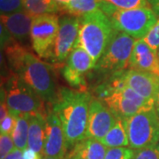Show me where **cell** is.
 Masks as SVG:
<instances>
[{"instance_id":"cell-24","label":"cell","mask_w":159,"mask_h":159,"mask_svg":"<svg viewBox=\"0 0 159 159\" xmlns=\"http://www.w3.org/2000/svg\"><path fill=\"white\" fill-rule=\"evenodd\" d=\"M116 8L129 10L142 7H149V4L147 0H102Z\"/></svg>"},{"instance_id":"cell-12","label":"cell","mask_w":159,"mask_h":159,"mask_svg":"<svg viewBox=\"0 0 159 159\" xmlns=\"http://www.w3.org/2000/svg\"><path fill=\"white\" fill-rule=\"evenodd\" d=\"M125 85L149 101L156 102L159 93V76L148 72L128 69L121 73Z\"/></svg>"},{"instance_id":"cell-6","label":"cell","mask_w":159,"mask_h":159,"mask_svg":"<svg viewBox=\"0 0 159 159\" xmlns=\"http://www.w3.org/2000/svg\"><path fill=\"white\" fill-rule=\"evenodd\" d=\"M129 148L134 150L157 146L159 116L156 108L144 110L126 119Z\"/></svg>"},{"instance_id":"cell-41","label":"cell","mask_w":159,"mask_h":159,"mask_svg":"<svg viewBox=\"0 0 159 159\" xmlns=\"http://www.w3.org/2000/svg\"><path fill=\"white\" fill-rule=\"evenodd\" d=\"M65 159H76V158H65Z\"/></svg>"},{"instance_id":"cell-31","label":"cell","mask_w":159,"mask_h":159,"mask_svg":"<svg viewBox=\"0 0 159 159\" xmlns=\"http://www.w3.org/2000/svg\"><path fill=\"white\" fill-rule=\"evenodd\" d=\"M15 125V116L9 113L5 119L0 121V133L5 134H11Z\"/></svg>"},{"instance_id":"cell-18","label":"cell","mask_w":159,"mask_h":159,"mask_svg":"<svg viewBox=\"0 0 159 159\" xmlns=\"http://www.w3.org/2000/svg\"><path fill=\"white\" fill-rule=\"evenodd\" d=\"M2 50L4 51L9 65L10 73L18 75L22 68L25 57L29 51L22 45V43H19L14 38L4 46Z\"/></svg>"},{"instance_id":"cell-36","label":"cell","mask_w":159,"mask_h":159,"mask_svg":"<svg viewBox=\"0 0 159 159\" xmlns=\"http://www.w3.org/2000/svg\"><path fill=\"white\" fill-rule=\"evenodd\" d=\"M155 108H156V110H157V114H158V116H159V93H158V95H157V97L156 102H155Z\"/></svg>"},{"instance_id":"cell-30","label":"cell","mask_w":159,"mask_h":159,"mask_svg":"<svg viewBox=\"0 0 159 159\" xmlns=\"http://www.w3.org/2000/svg\"><path fill=\"white\" fill-rule=\"evenodd\" d=\"M132 159H159V148L157 146L135 150Z\"/></svg>"},{"instance_id":"cell-35","label":"cell","mask_w":159,"mask_h":159,"mask_svg":"<svg viewBox=\"0 0 159 159\" xmlns=\"http://www.w3.org/2000/svg\"><path fill=\"white\" fill-rule=\"evenodd\" d=\"M56 2L57 3V5L59 6V7H61V6H65V5H66V4H68L70 1H72V0H55Z\"/></svg>"},{"instance_id":"cell-21","label":"cell","mask_w":159,"mask_h":159,"mask_svg":"<svg viewBox=\"0 0 159 159\" xmlns=\"http://www.w3.org/2000/svg\"><path fill=\"white\" fill-rule=\"evenodd\" d=\"M31 114L20 113L15 116V125L11 133V137L15 148L24 150L28 148L29 121Z\"/></svg>"},{"instance_id":"cell-32","label":"cell","mask_w":159,"mask_h":159,"mask_svg":"<svg viewBox=\"0 0 159 159\" xmlns=\"http://www.w3.org/2000/svg\"><path fill=\"white\" fill-rule=\"evenodd\" d=\"M43 156L42 154L34 151L31 148H27L23 150V159H43Z\"/></svg>"},{"instance_id":"cell-15","label":"cell","mask_w":159,"mask_h":159,"mask_svg":"<svg viewBox=\"0 0 159 159\" xmlns=\"http://www.w3.org/2000/svg\"><path fill=\"white\" fill-rule=\"evenodd\" d=\"M100 100L108 106L117 119H128L144 111V109L128 99L119 89H114L107 97Z\"/></svg>"},{"instance_id":"cell-26","label":"cell","mask_w":159,"mask_h":159,"mask_svg":"<svg viewBox=\"0 0 159 159\" xmlns=\"http://www.w3.org/2000/svg\"><path fill=\"white\" fill-rule=\"evenodd\" d=\"M135 150L128 147L108 148L104 159H132Z\"/></svg>"},{"instance_id":"cell-3","label":"cell","mask_w":159,"mask_h":159,"mask_svg":"<svg viewBox=\"0 0 159 159\" xmlns=\"http://www.w3.org/2000/svg\"><path fill=\"white\" fill-rule=\"evenodd\" d=\"M21 79L34 89L44 102L54 104L57 102L60 89L53 66L28 52L20 74Z\"/></svg>"},{"instance_id":"cell-34","label":"cell","mask_w":159,"mask_h":159,"mask_svg":"<svg viewBox=\"0 0 159 159\" xmlns=\"http://www.w3.org/2000/svg\"><path fill=\"white\" fill-rule=\"evenodd\" d=\"M152 8H159V0H147Z\"/></svg>"},{"instance_id":"cell-2","label":"cell","mask_w":159,"mask_h":159,"mask_svg":"<svg viewBox=\"0 0 159 159\" xmlns=\"http://www.w3.org/2000/svg\"><path fill=\"white\" fill-rule=\"evenodd\" d=\"M114 31L109 17L101 10L87 13L80 18L79 36L75 47H82L97 64Z\"/></svg>"},{"instance_id":"cell-19","label":"cell","mask_w":159,"mask_h":159,"mask_svg":"<svg viewBox=\"0 0 159 159\" xmlns=\"http://www.w3.org/2000/svg\"><path fill=\"white\" fill-rule=\"evenodd\" d=\"M66 66L78 74L84 75L87 72L95 68L97 63L91 56L80 46H76L70 53Z\"/></svg>"},{"instance_id":"cell-5","label":"cell","mask_w":159,"mask_h":159,"mask_svg":"<svg viewBox=\"0 0 159 159\" xmlns=\"http://www.w3.org/2000/svg\"><path fill=\"white\" fill-rule=\"evenodd\" d=\"M3 89L9 113L14 116L20 113H48L44 101L17 74L10 73Z\"/></svg>"},{"instance_id":"cell-23","label":"cell","mask_w":159,"mask_h":159,"mask_svg":"<svg viewBox=\"0 0 159 159\" xmlns=\"http://www.w3.org/2000/svg\"><path fill=\"white\" fill-rule=\"evenodd\" d=\"M23 7L34 17L60 12V7L55 0H23Z\"/></svg>"},{"instance_id":"cell-25","label":"cell","mask_w":159,"mask_h":159,"mask_svg":"<svg viewBox=\"0 0 159 159\" xmlns=\"http://www.w3.org/2000/svg\"><path fill=\"white\" fill-rule=\"evenodd\" d=\"M62 74L66 82L72 88L77 89V88H81L82 86L85 85V80H84L83 75L74 72V70L69 68L66 65L63 67Z\"/></svg>"},{"instance_id":"cell-28","label":"cell","mask_w":159,"mask_h":159,"mask_svg":"<svg viewBox=\"0 0 159 159\" xmlns=\"http://www.w3.org/2000/svg\"><path fill=\"white\" fill-rule=\"evenodd\" d=\"M15 145L11 134H0V159H4L14 149Z\"/></svg>"},{"instance_id":"cell-1","label":"cell","mask_w":159,"mask_h":159,"mask_svg":"<svg viewBox=\"0 0 159 159\" xmlns=\"http://www.w3.org/2000/svg\"><path fill=\"white\" fill-rule=\"evenodd\" d=\"M91 100V96L86 91L62 88L57 102L52 104V110L60 119L68 149L86 138Z\"/></svg>"},{"instance_id":"cell-13","label":"cell","mask_w":159,"mask_h":159,"mask_svg":"<svg viewBox=\"0 0 159 159\" xmlns=\"http://www.w3.org/2000/svg\"><path fill=\"white\" fill-rule=\"evenodd\" d=\"M128 69L148 72L159 76L157 51L151 49L143 39H137L131 54Z\"/></svg>"},{"instance_id":"cell-39","label":"cell","mask_w":159,"mask_h":159,"mask_svg":"<svg viewBox=\"0 0 159 159\" xmlns=\"http://www.w3.org/2000/svg\"><path fill=\"white\" fill-rule=\"evenodd\" d=\"M157 54H158V57H159V49L157 50Z\"/></svg>"},{"instance_id":"cell-7","label":"cell","mask_w":159,"mask_h":159,"mask_svg":"<svg viewBox=\"0 0 159 159\" xmlns=\"http://www.w3.org/2000/svg\"><path fill=\"white\" fill-rule=\"evenodd\" d=\"M135 41L129 34L115 30L106 50L95 68L100 73L112 75L128 69Z\"/></svg>"},{"instance_id":"cell-22","label":"cell","mask_w":159,"mask_h":159,"mask_svg":"<svg viewBox=\"0 0 159 159\" xmlns=\"http://www.w3.org/2000/svg\"><path fill=\"white\" fill-rule=\"evenodd\" d=\"M97 10H100V0H72L60 7V11L77 18Z\"/></svg>"},{"instance_id":"cell-38","label":"cell","mask_w":159,"mask_h":159,"mask_svg":"<svg viewBox=\"0 0 159 159\" xmlns=\"http://www.w3.org/2000/svg\"><path fill=\"white\" fill-rule=\"evenodd\" d=\"M43 159H60V158H57V157H43Z\"/></svg>"},{"instance_id":"cell-4","label":"cell","mask_w":159,"mask_h":159,"mask_svg":"<svg viewBox=\"0 0 159 159\" xmlns=\"http://www.w3.org/2000/svg\"><path fill=\"white\" fill-rule=\"evenodd\" d=\"M115 30L142 39L157 22L158 18L150 7L123 10L109 6L104 11Z\"/></svg>"},{"instance_id":"cell-9","label":"cell","mask_w":159,"mask_h":159,"mask_svg":"<svg viewBox=\"0 0 159 159\" xmlns=\"http://www.w3.org/2000/svg\"><path fill=\"white\" fill-rule=\"evenodd\" d=\"M80 18L64 15L59 18V28L50 60L53 65L60 66L74 49L79 36Z\"/></svg>"},{"instance_id":"cell-17","label":"cell","mask_w":159,"mask_h":159,"mask_svg":"<svg viewBox=\"0 0 159 159\" xmlns=\"http://www.w3.org/2000/svg\"><path fill=\"white\" fill-rule=\"evenodd\" d=\"M47 114H33L30 117L28 138V148L43 156Z\"/></svg>"},{"instance_id":"cell-16","label":"cell","mask_w":159,"mask_h":159,"mask_svg":"<svg viewBox=\"0 0 159 159\" xmlns=\"http://www.w3.org/2000/svg\"><path fill=\"white\" fill-rule=\"evenodd\" d=\"M107 149L108 148L100 141L85 138L76 143L65 158L104 159Z\"/></svg>"},{"instance_id":"cell-20","label":"cell","mask_w":159,"mask_h":159,"mask_svg":"<svg viewBox=\"0 0 159 159\" xmlns=\"http://www.w3.org/2000/svg\"><path fill=\"white\" fill-rule=\"evenodd\" d=\"M101 142L107 148L128 147L129 139L126 128V119H117L115 125L103 137Z\"/></svg>"},{"instance_id":"cell-10","label":"cell","mask_w":159,"mask_h":159,"mask_svg":"<svg viewBox=\"0 0 159 159\" xmlns=\"http://www.w3.org/2000/svg\"><path fill=\"white\" fill-rule=\"evenodd\" d=\"M117 121L116 116L100 99H92L89 109L86 138L102 141Z\"/></svg>"},{"instance_id":"cell-11","label":"cell","mask_w":159,"mask_h":159,"mask_svg":"<svg viewBox=\"0 0 159 159\" xmlns=\"http://www.w3.org/2000/svg\"><path fill=\"white\" fill-rule=\"evenodd\" d=\"M67 149L68 147L60 119L57 113L51 110L46 116L43 157L65 159L67 155Z\"/></svg>"},{"instance_id":"cell-40","label":"cell","mask_w":159,"mask_h":159,"mask_svg":"<svg viewBox=\"0 0 159 159\" xmlns=\"http://www.w3.org/2000/svg\"><path fill=\"white\" fill-rule=\"evenodd\" d=\"M157 148H159V142H158V143H157Z\"/></svg>"},{"instance_id":"cell-14","label":"cell","mask_w":159,"mask_h":159,"mask_svg":"<svg viewBox=\"0 0 159 159\" xmlns=\"http://www.w3.org/2000/svg\"><path fill=\"white\" fill-rule=\"evenodd\" d=\"M34 18L28 11L22 10L10 14H1V23L5 25L14 39L20 43H25L30 37Z\"/></svg>"},{"instance_id":"cell-27","label":"cell","mask_w":159,"mask_h":159,"mask_svg":"<svg viewBox=\"0 0 159 159\" xmlns=\"http://www.w3.org/2000/svg\"><path fill=\"white\" fill-rule=\"evenodd\" d=\"M22 10L23 0H0L1 14H10Z\"/></svg>"},{"instance_id":"cell-37","label":"cell","mask_w":159,"mask_h":159,"mask_svg":"<svg viewBox=\"0 0 159 159\" xmlns=\"http://www.w3.org/2000/svg\"><path fill=\"white\" fill-rule=\"evenodd\" d=\"M153 9V11H155V13L157 14V16L159 20V8H152Z\"/></svg>"},{"instance_id":"cell-29","label":"cell","mask_w":159,"mask_h":159,"mask_svg":"<svg viewBox=\"0 0 159 159\" xmlns=\"http://www.w3.org/2000/svg\"><path fill=\"white\" fill-rule=\"evenodd\" d=\"M143 41L151 49L157 51L159 49V20L153 26V28L148 31V33L143 38Z\"/></svg>"},{"instance_id":"cell-8","label":"cell","mask_w":159,"mask_h":159,"mask_svg":"<svg viewBox=\"0 0 159 159\" xmlns=\"http://www.w3.org/2000/svg\"><path fill=\"white\" fill-rule=\"evenodd\" d=\"M59 28L56 13L43 14L34 18L30 31L32 47L37 56L49 59Z\"/></svg>"},{"instance_id":"cell-33","label":"cell","mask_w":159,"mask_h":159,"mask_svg":"<svg viewBox=\"0 0 159 159\" xmlns=\"http://www.w3.org/2000/svg\"><path fill=\"white\" fill-rule=\"evenodd\" d=\"M4 159H23V150H20L19 148H14Z\"/></svg>"}]
</instances>
